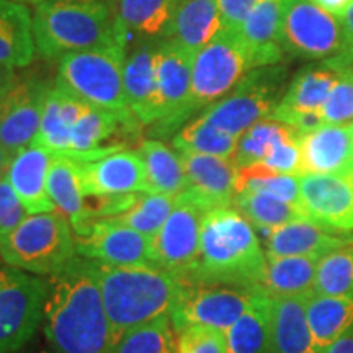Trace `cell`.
<instances>
[{
  "label": "cell",
  "mask_w": 353,
  "mask_h": 353,
  "mask_svg": "<svg viewBox=\"0 0 353 353\" xmlns=\"http://www.w3.org/2000/svg\"><path fill=\"white\" fill-rule=\"evenodd\" d=\"M44 335L52 353H112L95 262L76 255L48 278Z\"/></svg>",
  "instance_id": "obj_1"
},
{
  "label": "cell",
  "mask_w": 353,
  "mask_h": 353,
  "mask_svg": "<svg viewBox=\"0 0 353 353\" xmlns=\"http://www.w3.org/2000/svg\"><path fill=\"white\" fill-rule=\"evenodd\" d=\"M265 276L267 257L260 249L252 224L239 211L228 206L205 216L195 262L179 280L185 286L263 291Z\"/></svg>",
  "instance_id": "obj_2"
},
{
  "label": "cell",
  "mask_w": 353,
  "mask_h": 353,
  "mask_svg": "<svg viewBox=\"0 0 353 353\" xmlns=\"http://www.w3.org/2000/svg\"><path fill=\"white\" fill-rule=\"evenodd\" d=\"M95 267L113 345L128 330L170 316L183 291L179 276L154 265L123 267L95 262Z\"/></svg>",
  "instance_id": "obj_3"
},
{
  "label": "cell",
  "mask_w": 353,
  "mask_h": 353,
  "mask_svg": "<svg viewBox=\"0 0 353 353\" xmlns=\"http://www.w3.org/2000/svg\"><path fill=\"white\" fill-rule=\"evenodd\" d=\"M33 37L37 51L44 59L95 48L121 46L113 8L105 0H44L37 3Z\"/></svg>",
  "instance_id": "obj_4"
},
{
  "label": "cell",
  "mask_w": 353,
  "mask_h": 353,
  "mask_svg": "<svg viewBox=\"0 0 353 353\" xmlns=\"http://www.w3.org/2000/svg\"><path fill=\"white\" fill-rule=\"evenodd\" d=\"M76 255V236L59 211L28 214L13 231L0 236L3 263L33 275H52Z\"/></svg>",
  "instance_id": "obj_5"
},
{
  "label": "cell",
  "mask_w": 353,
  "mask_h": 353,
  "mask_svg": "<svg viewBox=\"0 0 353 353\" xmlns=\"http://www.w3.org/2000/svg\"><path fill=\"white\" fill-rule=\"evenodd\" d=\"M126 50L121 46L95 48L59 57L56 87L83 103L117 113H131L126 105Z\"/></svg>",
  "instance_id": "obj_6"
},
{
  "label": "cell",
  "mask_w": 353,
  "mask_h": 353,
  "mask_svg": "<svg viewBox=\"0 0 353 353\" xmlns=\"http://www.w3.org/2000/svg\"><path fill=\"white\" fill-rule=\"evenodd\" d=\"M288 70L285 65H263L250 70L226 97L201 113L203 120L228 134L241 138L255 123L270 118L283 97Z\"/></svg>",
  "instance_id": "obj_7"
},
{
  "label": "cell",
  "mask_w": 353,
  "mask_h": 353,
  "mask_svg": "<svg viewBox=\"0 0 353 353\" xmlns=\"http://www.w3.org/2000/svg\"><path fill=\"white\" fill-rule=\"evenodd\" d=\"M252 69V54L241 33L221 30L193 57L192 113L208 108L226 97Z\"/></svg>",
  "instance_id": "obj_8"
},
{
  "label": "cell",
  "mask_w": 353,
  "mask_h": 353,
  "mask_svg": "<svg viewBox=\"0 0 353 353\" xmlns=\"http://www.w3.org/2000/svg\"><path fill=\"white\" fill-rule=\"evenodd\" d=\"M48 281L43 276L0 267V353H17L44 321Z\"/></svg>",
  "instance_id": "obj_9"
},
{
  "label": "cell",
  "mask_w": 353,
  "mask_h": 353,
  "mask_svg": "<svg viewBox=\"0 0 353 353\" xmlns=\"http://www.w3.org/2000/svg\"><path fill=\"white\" fill-rule=\"evenodd\" d=\"M281 43L304 59L337 56L343 50L341 20L312 0H281Z\"/></svg>",
  "instance_id": "obj_10"
},
{
  "label": "cell",
  "mask_w": 353,
  "mask_h": 353,
  "mask_svg": "<svg viewBox=\"0 0 353 353\" xmlns=\"http://www.w3.org/2000/svg\"><path fill=\"white\" fill-rule=\"evenodd\" d=\"M210 210L183 190L164 226L152 237V265L180 276L195 262L200 234Z\"/></svg>",
  "instance_id": "obj_11"
},
{
  "label": "cell",
  "mask_w": 353,
  "mask_h": 353,
  "mask_svg": "<svg viewBox=\"0 0 353 353\" xmlns=\"http://www.w3.org/2000/svg\"><path fill=\"white\" fill-rule=\"evenodd\" d=\"M259 291L226 286H185L170 312L175 335L190 325L228 332L249 309Z\"/></svg>",
  "instance_id": "obj_12"
},
{
  "label": "cell",
  "mask_w": 353,
  "mask_h": 353,
  "mask_svg": "<svg viewBox=\"0 0 353 353\" xmlns=\"http://www.w3.org/2000/svg\"><path fill=\"white\" fill-rule=\"evenodd\" d=\"M192 52L172 39H161L157 51V85L161 120L152 125V134L164 138L179 130L192 117Z\"/></svg>",
  "instance_id": "obj_13"
},
{
  "label": "cell",
  "mask_w": 353,
  "mask_h": 353,
  "mask_svg": "<svg viewBox=\"0 0 353 353\" xmlns=\"http://www.w3.org/2000/svg\"><path fill=\"white\" fill-rule=\"evenodd\" d=\"M51 88L43 79L17 77L7 95L0 100V144L10 159L33 145Z\"/></svg>",
  "instance_id": "obj_14"
},
{
  "label": "cell",
  "mask_w": 353,
  "mask_h": 353,
  "mask_svg": "<svg viewBox=\"0 0 353 353\" xmlns=\"http://www.w3.org/2000/svg\"><path fill=\"white\" fill-rule=\"evenodd\" d=\"M82 257L107 265H152V237L112 219H92L76 229Z\"/></svg>",
  "instance_id": "obj_15"
},
{
  "label": "cell",
  "mask_w": 353,
  "mask_h": 353,
  "mask_svg": "<svg viewBox=\"0 0 353 353\" xmlns=\"http://www.w3.org/2000/svg\"><path fill=\"white\" fill-rule=\"evenodd\" d=\"M301 208L332 232H353V182L348 174L299 175Z\"/></svg>",
  "instance_id": "obj_16"
},
{
  "label": "cell",
  "mask_w": 353,
  "mask_h": 353,
  "mask_svg": "<svg viewBox=\"0 0 353 353\" xmlns=\"http://www.w3.org/2000/svg\"><path fill=\"white\" fill-rule=\"evenodd\" d=\"M81 179L83 195L90 198L149 193L148 172L138 151H113L81 161Z\"/></svg>",
  "instance_id": "obj_17"
},
{
  "label": "cell",
  "mask_w": 353,
  "mask_h": 353,
  "mask_svg": "<svg viewBox=\"0 0 353 353\" xmlns=\"http://www.w3.org/2000/svg\"><path fill=\"white\" fill-rule=\"evenodd\" d=\"M348 68H353V59L343 52L322 59L319 64L306 65L286 87L285 95L281 97L270 118L283 121L290 114L321 113L322 105L329 99L334 85Z\"/></svg>",
  "instance_id": "obj_18"
},
{
  "label": "cell",
  "mask_w": 353,
  "mask_h": 353,
  "mask_svg": "<svg viewBox=\"0 0 353 353\" xmlns=\"http://www.w3.org/2000/svg\"><path fill=\"white\" fill-rule=\"evenodd\" d=\"M161 39H139L126 51L123 82L126 105L139 125H156L161 120L157 85V51Z\"/></svg>",
  "instance_id": "obj_19"
},
{
  "label": "cell",
  "mask_w": 353,
  "mask_h": 353,
  "mask_svg": "<svg viewBox=\"0 0 353 353\" xmlns=\"http://www.w3.org/2000/svg\"><path fill=\"white\" fill-rule=\"evenodd\" d=\"M176 151V149H175ZM179 152V151H176ZM182 157L185 175H187V192L195 196L210 211L228 208L236 198L237 165L232 159L193 152H179Z\"/></svg>",
  "instance_id": "obj_20"
},
{
  "label": "cell",
  "mask_w": 353,
  "mask_h": 353,
  "mask_svg": "<svg viewBox=\"0 0 353 353\" xmlns=\"http://www.w3.org/2000/svg\"><path fill=\"white\" fill-rule=\"evenodd\" d=\"M352 244L353 236L332 232L311 219H299L268 231L265 257L312 255L322 259L334 250Z\"/></svg>",
  "instance_id": "obj_21"
},
{
  "label": "cell",
  "mask_w": 353,
  "mask_h": 353,
  "mask_svg": "<svg viewBox=\"0 0 353 353\" xmlns=\"http://www.w3.org/2000/svg\"><path fill=\"white\" fill-rule=\"evenodd\" d=\"M54 152L39 145H30L10 161L7 180L23 203L28 214L56 211L48 195V174H50Z\"/></svg>",
  "instance_id": "obj_22"
},
{
  "label": "cell",
  "mask_w": 353,
  "mask_h": 353,
  "mask_svg": "<svg viewBox=\"0 0 353 353\" xmlns=\"http://www.w3.org/2000/svg\"><path fill=\"white\" fill-rule=\"evenodd\" d=\"M303 174H348L353 169V131L322 125L301 138Z\"/></svg>",
  "instance_id": "obj_23"
},
{
  "label": "cell",
  "mask_w": 353,
  "mask_h": 353,
  "mask_svg": "<svg viewBox=\"0 0 353 353\" xmlns=\"http://www.w3.org/2000/svg\"><path fill=\"white\" fill-rule=\"evenodd\" d=\"M180 0H113L118 39L128 51L130 39H164Z\"/></svg>",
  "instance_id": "obj_24"
},
{
  "label": "cell",
  "mask_w": 353,
  "mask_h": 353,
  "mask_svg": "<svg viewBox=\"0 0 353 353\" xmlns=\"http://www.w3.org/2000/svg\"><path fill=\"white\" fill-rule=\"evenodd\" d=\"M252 54L255 69L280 64L285 50L281 43V0H260L239 30Z\"/></svg>",
  "instance_id": "obj_25"
},
{
  "label": "cell",
  "mask_w": 353,
  "mask_h": 353,
  "mask_svg": "<svg viewBox=\"0 0 353 353\" xmlns=\"http://www.w3.org/2000/svg\"><path fill=\"white\" fill-rule=\"evenodd\" d=\"M223 30L216 0H180L165 39L196 54Z\"/></svg>",
  "instance_id": "obj_26"
},
{
  "label": "cell",
  "mask_w": 353,
  "mask_h": 353,
  "mask_svg": "<svg viewBox=\"0 0 353 353\" xmlns=\"http://www.w3.org/2000/svg\"><path fill=\"white\" fill-rule=\"evenodd\" d=\"M88 107L90 105L83 103L63 88L52 87L44 101L41 125L33 144L54 154L69 152L70 131Z\"/></svg>",
  "instance_id": "obj_27"
},
{
  "label": "cell",
  "mask_w": 353,
  "mask_h": 353,
  "mask_svg": "<svg viewBox=\"0 0 353 353\" xmlns=\"http://www.w3.org/2000/svg\"><path fill=\"white\" fill-rule=\"evenodd\" d=\"M34 52L32 13L23 3L0 0V64L26 68L32 64Z\"/></svg>",
  "instance_id": "obj_28"
},
{
  "label": "cell",
  "mask_w": 353,
  "mask_h": 353,
  "mask_svg": "<svg viewBox=\"0 0 353 353\" xmlns=\"http://www.w3.org/2000/svg\"><path fill=\"white\" fill-rule=\"evenodd\" d=\"M272 299V334L268 353H319L307 325L304 296Z\"/></svg>",
  "instance_id": "obj_29"
},
{
  "label": "cell",
  "mask_w": 353,
  "mask_h": 353,
  "mask_svg": "<svg viewBox=\"0 0 353 353\" xmlns=\"http://www.w3.org/2000/svg\"><path fill=\"white\" fill-rule=\"evenodd\" d=\"M304 311L317 352L322 353L353 325V299L312 291L304 296Z\"/></svg>",
  "instance_id": "obj_30"
},
{
  "label": "cell",
  "mask_w": 353,
  "mask_h": 353,
  "mask_svg": "<svg viewBox=\"0 0 353 353\" xmlns=\"http://www.w3.org/2000/svg\"><path fill=\"white\" fill-rule=\"evenodd\" d=\"M48 195L56 211L69 219L70 226H77L85 211L81 179V161L68 152L54 154L48 174Z\"/></svg>",
  "instance_id": "obj_31"
},
{
  "label": "cell",
  "mask_w": 353,
  "mask_h": 353,
  "mask_svg": "<svg viewBox=\"0 0 353 353\" xmlns=\"http://www.w3.org/2000/svg\"><path fill=\"white\" fill-rule=\"evenodd\" d=\"M319 260L312 255L267 257L263 291L272 298L306 296L314 291Z\"/></svg>",
  "instance_id": "obj_32"
},
{
  "label": "cell",
  "mask_w": 353,
  "mask_h": 353,
  "mask_svg": "<svg viewBox=\"0 0 353 353\" xmlns=\"http://www.w3.org/2000/svg\"><path fill=\"white\" fill-rule=\"evenodd\" d=\"M270 294L259 291L249 309L226 332L228 353H268L272 334Z\"/></svg>",
  "instance_id": "obj_33"
},
{
  "label": "cell",
  "mask_w": 353,
  "mask_h": 353,
  "mask_svg": "<svg viewBox=\"0 0 353 353\" xmlns=\"http://www.w3.org/2000/svg\"><path fill=\"white\" fill-rule=\"evenodd\" d=\"M138 152L148 172L149 193L179 196L187 188L182 157L175 149L157 139H145Z\"/></svg>",
  "instance_id": "obj_34"
},
{
  "label": "cell",
  "mask_w": 353,
  "mask_h": 353,
  "mask_svg": "<svg viewBox=\"0 0 353 353\" xmlns=\"http://www.w3.org/2000/svg\"><path fill=\"white\" fill-rule=\"evenodd\" d=\"M234 205L250 224L263 231H272L293 221L309 219L301 208L262 192H239L234 198Z\"/></svg>",
  "instance_id": "obj_35"
},
{
  "label": "cell",
  "mask_w": 353,
  "mask_h": 353,
  "mask_svg": "<svg viewBox=\"0 0 353 353\" xmlns=\"http://www.w3.org/2000/svg\"><path fill=\"white\" fill-rule=\"evenodd\" d=\"M237 143H239V138L218 130L201 117L185 125L172 141L174 149L179 152L205 154V156L221 159H232Z\"/></svg>",
  "instance_id": "obj_36"
},
{
  "label": "cell",
  "mask_w": 353,
  "mask_h": 353,
  "mask_svg": "<svg viewBox=\"0 0 353 353\" xmlns=\"http://www.w3.org/2000/svg\"><path fill=\"white\" fill-rule=\"evenodd\" d=\"M296 132L298 131L294 128L286 125V123L273 120V118L260 120L239 138L236 154L232 157L234 164L237 165V169L260 164L272 151L273 145H276L280 141L291 138Z\"/></svg>",
  "instance_id": "obj_37"
},
{
  "label": "cell",
  "mask_w": 353,
  "mask_h": 353,
  "mask_svg": "<svg viewBox=\"0 0 353 353\" xmlns=\"http://www.w3.org/2000/svg\"><path fill=\"white\" fill-rule=\"evenodd\" d=\"M247 190L268 193L296 208H301V190H299V176L296 175L276 174L263 164L242 167L237 170L236 192H247Z\"/></svg>",
  "instance_id": "obj_38"
},
{
  "label": "cell",
  "mask_w": 353,
  "mask_h": 353,
  "mask_svg": "<svg viewBox=\"0 0 353 353\" xmlns=\"http://www.w3.org/2000/svg\"><path fill=\"white\" fill-rule=\"evenodd\" d=\"M112 353H179L170 317L161 316L128 330L114 342Z\"/></svg>",
  "instance_id": "obj_39"
},
{
  "label": "cell",
  "mask_w": 353,
  "mask_h": 353,
  "mask_svg": "<svg viewBox=\"0 0 353 353\" xmlns=\"http://www.w3.org/2000/svg\"><path fill=\"white\" fill-rule=\"evenodd\" d=\"M175 198L176 196L162 195V193H144L143 196H138L134 205L125 213L105 219H112L114 223L154 237L161 231V228L164 226L167 218L174 210Z\"/></svg>",
  "instance_id": "obj_40"
},
{
  "label": "cell",
  "mask_w": 353,
  "mask_h": 353,
  "mask_svg": "<svg viewBox=\"0 0 353 353\" xmlns=\"http://www.w3.org/2000/svg\"><path fill=\"white\" fill-rule=\"evenodd\" d=\"M314 293L353 299V247L347 245L324 255L316 273Z\"/></svg>",
  "instance_id": "obj_41"
},
{
  "label": "cell",
  "mask_w": 353,
  "mask_h": 353,
  "mask_svg": "<svg viewBox=\"0 0 353 353\" xmlns=\"http://www.w3.org/2000/svg\"><path fill=\"white\" fill-rule=\"evenodd\" d=\"M325 125H350L353 123V68H348L335 83L329 99L321 108Z\"/></svg>",
  "instance_id": "obj_42"
},
{
  "label": "cell",
  "mask_w": 353,
  "mask_h": 353,
  "mask_svg": "<svg viewBox=\"0 0 353 353\" xmlns=\"http://www.w3.org/2000/svg\"><path fill=\"white\" fill-rule=\"evenodd\" d=\"M176 350L179 353H228L226 332L190 325L176 334Z\"/></svg>",
  "instance_id": "obj_43"
},
{
  "label": "cell",
  "mask_w": 353,
  "mask_h": 353,
  "mask_svg": "<svg viewBox=\"0 0 353 353\" xmlns=\"http://www.w3.org/2000/svg\"><path fill=\"white\" fill-rule=\"evenodd\" d=\"M301 138L303 134H293L288 139L280 141L263 159V164L268 169L283 175H303V159H301Z\"/></svg>",
  "instance_id": "obj_44"
},
{
  "label": "cell",
  "mask_w": 353,
  "mask_h": 353,
  "mask_svg": "<svg viewBox=\"0 0 353 353\" xmlns=\"http://www.w3.org/2000/svg\"><path fill=\"white\" fill-rule=\"evenodd\" d=\"M28 216V211L6 179L0 180V236L13 231Z\"/></svg>",
  "instance_id": "obj_45"
},
{
  "label": "cell",
  "mask_w": 353,
  "mask_h": 353,
  "mask_svg": "<svg viewBox=\"0 0 353 353\" xmlns=\"http://www.w3.org/2000/svg\"><path fill=\"white\" fill-rule=\"evenodd\" d=\"M224 30L239 32L242 23L260 0H216Z\"/></svg>",
  "instance_id": "obj_46"
},
{
  "label": "cell",
  "mask_w": 353,
  "mask_h": 353,
  "mask_svg": "<svg viewBox=\"0 0 353 353\" xmlns=\"http://www.w3.org/2000/svg\"><path fill=\"white\" fill-rule=\"evenodd\" d=\"M343 33V54L353 59V2L348 6L341 17H339Z\"/></svg>",
  "instance_id": "obj_47"
},
{
  "label": "cell",
  "mask_w": 353,
  "mask_h": 353,
  "mask_svg": "<svg viewBox=\"0 0 353 353\" xmlns=\"http://www.w3.org/2000/svg\"><path fill=\"white\" fill-rule=\"evenodd\" d=\"M322 353H353V325Z\"/></svg>",
  "instance_id": "obj_48"
},
{
  "label": "cell",
  "mask_w": 353,
  "mask_h": 353,
  "mask_svg": "<svg viewBox=\"0 0 353 353\" xmlns=\"http://www.w3.org/2000/svg\"><path fill=\"white\" fill-rule=\"evenodd\" d=\"M312 2H316L317 6L324 8L325 12L332 13V15H335L339 19L353 0H312Z\"/></svg>",
  "instance_id": "obj_49"
},
{
  "label": "cell",
  "mask_w": 353,
  "mask_h": 353,
  "mask_svg": "<svg viewBox=\"0 0 353 353\" xmlns=\"http://www.w3.org/2000/svg\"><path fill=\"white\" fill-rule=\"evenodd\" d=\"M15 69L8 68V65L0 64V100L7 95V92L10 90V87L15 82Z\"/></svg>",
  "instance_id": "obj_50"
},
{
  "label": "cell",
  "mask_w": 353,
  "mask_h": 353,
  "mask_svg": "<svg viewBox=\"0 0 353 353\" xmlns=\"http://www.w3.org/2000/svg\"><path fill=\"white\" fill-rule=\"evenodd\" d=\"M10 161H12L10 156H8L6 149H3L2 144H0V180L6 179L8 165H10Z\"/></svg>",
  "instance_id": "obj_51"
},
{
  "label": "cell",
  "mask_w": 353,
  "mask_h": 353,
  "mask_svg": "<svg viewBox=\"0 0 353 353\" xmlns=\"http://www.w3.org/2000/svg\"><path fill=\"white\" fill-rule=\"evenodd\" d=\"M13 2H19V3H41L44 0H13Z\"/></svg>",
  "instance_id": "obj_52"
},
{
  "label": "cell",
  "mask_w": 353,
  "mask_h": 353,
  "mask_svg": "<svg viewBox=\"0 0 353 353\" xmlns=\"http://www.w3.org/2000/svg\"><path fill=\"white\" fill-rule=\"evenodd\" d=\"M348 175H350V179H352V182H353V169L348 172Z\"/></svg>",
  "instance_id": "obj_53"
},
{
  "label": "cell",
  "mask_w": 353,
  "mask_h": 353,
  "mask_svg": "<svg viewBox=\"0 0 353 353\" xmlns=\"http://www.w3.org/2000/svg\"><path fill=\"white\" fill-rule=\"evenodd\" d=\"M39 353H52V352L50 350V348H48V350H41V352H39Z\"/></svg>",
  "instance_id": "obj_54"
},
{
  "label": "cell",
  "mask_w": 353,
  "mask_h": 353,
  "mask_svg": "<svg viewBox=\"0 0 353 353\" xmlns=\"http://www.w3.org/2000/svg\"><path fill=\"white\" fill-rule=\"evenodd\" d=\"M348 126H350V128H352V131H353V123H350V125H348Z\"/></svg>",
  "instance_id": "obj_55"
},
{
  "label": "cell",
  "mask_w": 353,
  "mask_h": 353,
  "mask_svg": "<svg viewBox=\"0 0 353 353\" xmlns=\"http://www.w3.org/2000/svg\"><path fill=\"white\" fill-rule=\"evenodd\" d=\"M0 267H2V262H0Z\"/></svg>",
  "instance_id": "obj_56"
}]
</instances>
